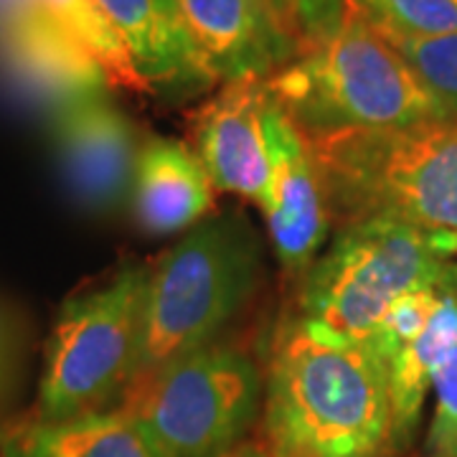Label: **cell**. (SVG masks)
<instances>
[{
  "mask_svg": "<svg viewBox=\"0 0 457 457\" xmlns=\"http://www.w3.org/2000/svg\"><path fill=\"white\" fill-rule=\"evenodd\" d=\"M272 457H384L394 445L389 366L369 343L297 315L264 371Z\"/></svg>",
  "mask_w": 457,
  "mask_h": 457,
  "instance_id": "1",
  "label": "cell"
},
{
  "mask_svg": "<svg viewBox=\"0 0 457 457\" xmlns=\"http://www.w3.org/2000/svg\"><path fill=\"white\" fill-rule=\"evenodd\" d=\"M338 227L392 216L457 237V117L407 128L305 135Z\"/></svg>",
  "mask_w": 457,
  "mask_h": 457,
  "instance_id": "2",
  "label": "cell"
},
{
  "mask_svg": "<svg viewBox=\"0 0 457 457\" xmlns=\"http://www.w3.org/2000/svg\"><path fill=\"white\" fill-rule=\"evenodd\" d=\"M267 82L305 135L407 128L450 117L404 56L353 11L330 38L300 51Z\"/></svg>",
  "mask_w": 457,
  "mask_h": 457,
  "instance_id": "3",
  "label": "cell"
},
{
  "mask_svg": "<svg viewBox=\"0 0 457 457\" xmlns=\"http://www.w3.org/2000/svg\"><path fill=\"white\" fill-rule=\"evenodd\" d=\"M260 272V237L242 213H216L186 231L147 272L135 384L219 341L257 290Z\"/></svg>",
  "mask_w": 457,
  "mask_h": 457,
  "instance_id": "4",
  "label": "cell"
},
{
  "mask_svg": "<svg viewBox=\"0 0 457 457\" xmlns=\"http://www.w3.org/2000/svg\"><path fill=\"white\" fill-rule=\"evenodd\" d=\"M457 237L392 216L338 227L300 285V315L369 343L381 318L404 295L447 282Z\"/></svg>",
  "mask_w": 457,
  "mask_h": 457,
  "instance_id": "5",
  "label": "cell"
},
{
  "mask_svg": "<svg viewBox=\"0 0 457 457\" xmlns=\"http://www.w3.org/2000/svg\"><path fill=\"white\" fill-rule=\"evenodd\" d=\"M150 267H122L69 297L54 320L31 422L62 425L122 407L140 366Z\"/></svg>",
  "mask_w": 457,
  "mask_h": 457,
  "instance_id": "6",
  "label": "cell"
},
{
  "mask_svg": "<svg viewBox=\"0 0 457 457\" xmlns=\"http://www.w3.org/2000/svg\"><path fill=\"white\" fill-rule=\"evenodd\" d=\"M262 404L257 361L216 341L137 381L122 409L155 457H221L242 445Z\"/></svg>",
  "mask_w": 457,
  "mask_h": 457,
  "instance_id": "7",
  "label": "cell"
},
{
  "mask_svg": "<svg viewBox=\"0 0 457 457\" xmlns=\"http://www.w3.org/2000/svg\"><path fill=\"white\" fill-rule=\"evenodd\" d=\"M51 140L71 198L84 212L112 216L130 204L143 143L107 95L82 99L51 120Z\"/></svg>",
  "mask_w": 457,
  "mask_h": 457,
  "instance_id": "8",
  "label": "cell"
},
{
  "mask_svg": "<svg viewBox=\"0 0 457 457\" xmlns=\"http://www.w3.org/2000/svg\"><path fill=\"white\" fill-rule=\"evenodd\" d=\"M267 150L270 186L262 204L267 234L279 267L303 279L326 246L330 212L311 143L278 97L267 117Z\"/></svg>",
  "mask_w": 457,
  "mask_h": 457,
  "instance_id": "9",
  "label": "cell"
},
{
  "mask_svg": "<svg viewBox=\"0 0 457 457\" xmlns=\"http://www.w3.org/2000/svg\"><path fill=\"white\" fill-rule=\"evenodd\" d=\"M275 95L267 79L221 84L194 114V153L216 191L242 196L262 209L270 186L267 117Z\"/></svg>",
  "mask_w": 457,
  "mask_h": 457,
  "instance_id": "10",
  "label": "cell"
},
{
  "mask_svg": "<svg viewBox=\"0 0 457 457\" xmlns=\"http://www.w3.org/2000/svg\"><path fill=\"white\" fill-rule=\"evenodd\" d=\"M179 8L216 84L272 79L303 51L272 0H179Z\"/></svg>",
  "mask_w": 457,
  "mask_h": 457,
  "instance_id": "11",
  "label": "cell"
},
{
  "mask_svg": "<svg viewBox=\"0 0 457 457\" xmlns=\"http://www.w3.org/2000/svg\"><path fill=\"white\" fill-rule=\"evenodd\" d=\"M0 79L18 102L51 120L82 99L107 95L112 84L95 54L51 16L0 31Z\"/></svg>",
  "mask_w": 457,
  "mask_h": 457,
  "instance_id": "12",
  "label": "cell"
},
{
  "mask_svg": "<svg viewBox=\"0 0 457 457\" xmlns=\"http://www.w3.org/2000/svg\"><path fill=\"white\" fill-rule=\"evenodd\" d=\"M125 51L143 89L158 97H194L213 79L198 59L179 0H95Z\"/></svg>",
  "mask_w": 457,
  "mask_h": 457,
  "instance_id": "13",
  "label": "cell"
},
{
  "mask_svg": "<svg viewBox=\"0 0 457 457\" xmlns=\"http://www.w3.org/2000/svg\"><path fill=\"white\" fill-rule=\"evenodd\" d=\"M212 179L194 147L170 137H150L140 147L130 206L150 234L196 227L213 209Z\"/></svg>",
  "mask_w": 457,
  "mask_h": 457,
  "instance_id": "14",
  "label": "cell"
},
{
  "mask_svg": "<svg viewBox=\"0 0 457 457\" xmlns=\"http://www.w3.org/2000/svg\"><path fill=\"white\" fill-rule=\"evenodd\" d=\"M3 457H155L122 407L62 425L26 422L0 440Z\"/></svg>",
  "mask_w": 457,
  "mask_h": 457,
  "instance_id": "15",
  "label": "cell"
},
{
  "mask_svg": "<svg viewBox=\"0 0 457 457\" xmlns=\"http://www.w3.org/2000/svg\"><path fill=\"white\" fill-rule=\"evenodd\" d=\"M457 345V293L453 279L445 285L440 303L427 320L425 330L389 361V392H392V435L396 447H404L422 420L432 374Z\"/></svg>",
  "mask_w": 457,
  "mask_h": 457,
  "instance_id": "16",
  "label": "cell"
},
{
  "mask_svg": "<svg viewBox=\"0 0 457 457\" xmlns=\"http://www.w3.org/2000/svg\"><path fill=\"white\" fill-rule=\"evenodd\" d=\"M41 11L51 16L56 23H62L74 38H79L87 49L95 54L99 64L104 66L107 77L114 87L145 92L140 77L132 69L130 56L125 51V44L107 23V18L99 13L95 0H38Z\"/></svg>",
  "mask_w": 457,
  "mask_h": 457,
  "instance_id": "17",
  "label": "cell"
},
{
  "mask_svg": "<svg viewBox=\"0 0 457 457\" xmlns=\"http://www.w3.org/2000/svg\"><path fill=\"white\" fill-rule=\"evenodd\" d=\"M384 38H432L457 31V0H351Z\"/></svg>",
  "mask_w": 457,
  "mask_h": 457,
  "instance_id": "18",
  "label": "cell"
},
{
  "mask_svg": "<svg viewBox=\"0 0 457 457\" xmlns=\"http://www.w3.org/2000/svg\"><path fill=\"white\" fill-rule=\"evenodd\" d=\"M427 89L457 117V31L432 38H386Z\"/></svg>",
  "mask_w": 457,
  "mask_h": 457,
  "instance_id": "19",
  "label": "cell"
},
{
  "mask_svg": "<svg viewBox=\"0 0 457 457\" xmlns=\"http://www.w3.org/2000/svg\"><path fill=\"white\" fill-rule=\"evenodd\" d=\"M450 282V279H447ZM442 282L437 287H425V290H414V293L404 295L394 303L392 308L386 311V315L381 318V323L376 326V330L369 338V345L374 348L381 359L389 361L404 348L409 343L414 341L422 330H425L427 320L432 318V312L440 303V295L445 290Z\"/></svg>",
  "mask_w": 457,
  "mask_h": 457,
  "instance_id": "20",
  "label": "cell"
},
{
  "mask_svg": "<svg viewBox=\"0 0 457 457\" xmlns=\"http://www.w3.org/2000/svg\"><path fill=\"white\" fill-rule=\"evenodd\" d=\"M435 409L427 429V457H457V345L432 374Z\"/></svg>",
  "mask_w": 457,
  "mask_h": 457,
  "instance_id": "21",
  "label": "cell"
},
{
  "mask_svg": "<svg viewBox=\"0 0 457 457\" xmlns=\"http://www.w3.org/2000/svg\"><path fill=\"white\" fill-rule=\"evenodd\" d=\"M300 49L330 38L351 13V0H272Z\"/></svg>",
  "mask_w": 457,
  "mask_h": 457,
  "instance_id": "22",
  "label": "cell"
},
{
  "mask_svg": "<svg viewBox=\"0 0 457 457\" xmlns=\"http://www.w3.org/2000/svg\"><path fill=\"white\" fill-rule=\"evenodd\" d=\"M21 345H23L21 326L13 318V312L0 303V402L5 399V394L11 392V386L16 381Z\"/></svg>",
  "mask_w": 457,
  "mask_h": 457,
  "instance_id": "23",
  "label": "cell"
},
{
  "mask_svg": "<svg viewBox=\"0 0 457 457\" xmlns=\"http://www.w3.org/2000/svg\"><path fill=\"white\" fill-rule=\"evenodd\" d=\"M221 457H272L267 453V447H257V445H249V442H242L239 447H234L231 453Z\"/></svg>",
  "mask_w": 457,
  "mask_h": 457,
  "instance_id": "24",
  "label": "cell"
},
{
  "mask_svg": "<svg viewBox=\"0 0 457 457\" xmlns=\"http://www.w3.org/2000/svg\"><path fill=\"white\" fill-rule=\"evenodd\" d=\"M453 278H455V285H457V270H453Z\"/></svg>",
  "mask_w": 457,
  "mask_h": 457,
  "instance_id": "25",
  "label": "cell"
}]
</instances>
